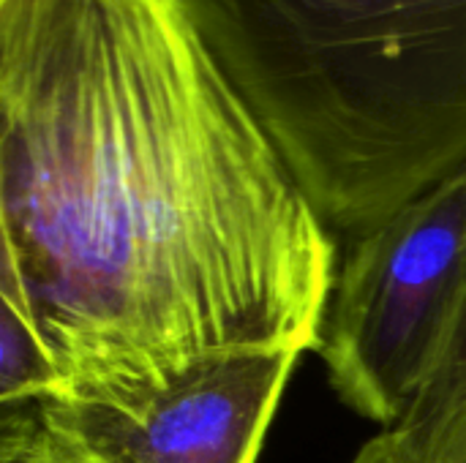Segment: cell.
<instances>
[{
	"instance_id": "cell-5",
	"label": "cell",
	"mask_w": 466,
	"mask_h": 463,
	"mask_svg": "<svg viewBox=\"0 0 466 463\" xmlns=\"http://www.w3.org/2000/svg\"><path fill=\"white\" fill-rule=\"evenodd\" d=\"M350 463H466V396L380 428Z\"/></svg>"
},
{
	"instance_id": "cell-3",
	"label": "cell",
	"mask_w": 466,
	"mask_h": 463,
	"mask_svg": "<svg viewBox=\"0 0 466 463\" xmlns=\"http://www.w3.org/2000/svg\"><path fill=\"white\" fill-rule=\"evenodd\" d=\"M466 297V169L352 237L317 355L339 401L390 428L448 355Z\"/></svg>"
},
{
	"instance_id": "cell-8",
	"label": "cell",
	"mask_w": 466,
	"mask_h": 463,
	"mask_svg": "<svg viewBox=\"0 0 466 463\" xmlns=\"http://www.w3.org/2000/svg\"><path fill=\"white\" fill-rule=\"evenodd\" d=\"M464 396H466V297H464V308H461V317H459V325H456V333H453V341H451V347H448L445 360L440 363L437 374L431 377V382L423 388V393L415 398L412 409H410L404 418L431 412L434 407L448 404V401H456V398H464ZM399 423H401V420H399Z\"/></svg>"
},
{
	"instance_id": "cell-2",
	"label": "cell",
	"mask_w": 466,
	"mask_h": 463,
	"mask_svg": "<svg viewBox=\"0 0 466 463\" xmlns=\"http://www.w3.org/2000/svg\"><path fill=\"white\" fill-rule=\"evenodd\" d=\"M330 226L466 169V0H180Z\"/></svg>"
},
{
	"instance_id": "cell-1",
	"label": "cell",
	"mask_w": 466,
	"mask_h": 463,
	"mask_svg": "<svg viewBox=\"0 0 466 463\" xmlns=\"http://www.w3.org/2000/svg\"><path fill=\"white\" fill-rule=\"evenodd\" d=\"M336 270L180 0H0V306L63 390L314 352Z\"/></svg>"
},
{
	"instance_id": "cell-7",
	"label": "cell",
	"mask_w": 466,
	"mask_h": 463,
	"mask_svg": "<svg viewBox=\"0 0 466 463\" xmlns=\"http://www.w3.org/2000/svg\"><path fill=\"white\" fill-rule=\"evenodd\" d=\"M0 463H87L66 453L44 428L38 401L0 404Z\"/></svg>"
},
{
	"instance_id": "cell-6",
	"label": "cell",
	"mask_w": 466,
	"mask_h": 463,
	"mask_svg": "<svg viewBox=\"0 0 466 463\" xmlns=\"http://www.w3.org/2000/svg\"><path fill=\"white\" fill-rule=\"evenodd\" d=\"M63 382L33 327L8 306H0V404L46 401Z\"/></svg>"
},
{
	"instance_id": "cell-4",
	"label": "cell",
	"mask_w": 466,
	"mask_h": 463,
	"mask_svg": "<svg viewBox=\"0 0 466 463\" xmlns=\"http://www.w3.org/2000/svg\"><path fill=\"white\" fill-rule=\"evenodd\" d=\"M300 352L229 349L164 382L76 385L38 401L49 437L87 463H257Z\"/></svg>"
}]
</instances>
